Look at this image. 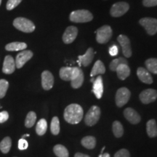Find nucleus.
I'll list each match as a JSON object with an SVG mask.
<instances>
[{
    "label": "nucleus",
    "instance_id": "nucleus-1",
    "mask_svg": "<svg viewBox=\"0 0 157 157\" xmlns=\"http://www.w3.org/2000/svg\"><path fill=\"white\" fill-rule=\"evenodd\" d=\"M84 111L78 104L73 103L68 105L64 111V119L68 123L76 124L82 121L83 118Z\"/></svg>",
    "mask_w": 157,
    "mask_h": 157
},
{
    "label": "nucleus",
    "instance_id": "nucleus-2",
    "mask_svg": "<svg viewBox=\"0 0 157 157\" xmlns=\"http://www.w3.org/2000/svg\"><path fill=\"white\" fill-rule=\"evenodd\" d=\"M69 19L74 23H87L93 19V15L87 10H78L71 13Z\"/></svg>",
    "mask_w": 157,
    "mask_h": 157
},
{
    "label": "nucleus",
    "instance_id": "nucleus-3",
    "mask_svg": "<svg viewBox=\"0 0 157 157\" xmlns=\"http://www.w3.org/2000/svg\"><path fill=\"white\" fill-rule=\"evenodd\" d=\"M13 25L17 30L25 33H31L35 30V25L30 20L25 17H17L13 21Z\"/></svg>",
    "mask_w": 157,
    "mask_h": 157
},
{
    "label": "nucleus",
    "instance_id": "nucleus-4",
    "mask_svg": "<svg viewBox=\"0 0 157 157\" xmlns=\"http://www.w3.org/2000/svg\"><path fill=\"white\" fill-rule=\"evenodd\" d=\"M101 114V109L97 105H93L90 108L84 117V121L87 126H93L97 124Z\"/></svg>",
    "mask_w": 157,
    "mask_h": 157
},
{
    "label": "nucleus",
    "instance_id": "nucleus-5",
    "mask_svg": "<svg viewBox=\"0 0 157 157\" xmlns=\"http://www.w3.org/2000/svg\"><path fill=\"white\" fill-rule=\"evenodd\" d=\"M112 29L109 25H103L96 31V40L100 44H105L112 36Z\"/></svg>",
    "mask_w": 157,
    "mask_h": 157
},
{
    "label": "nucleus",
    "instance_id": "nucleus-6",
    "mask_svg": "<svg viewBox=\"0 0 157 157\" xmlns=\"http://www.w3.org/2000/svg\"><path fill=\"white\" fill-rule=\"evenodd\" d=\"M139 23L144 27L148 34L153 36L157 33V19L153 17H143L140 20Z\"/></svg>",
    "mask_w": 157,
    "mask_h": 157
},
{
    "label": "nucleus",
    "instance_id": "nucleus-7",
    "mask_svg": "<svg viewBox=\"0 0 157 157\" xmlns=\"http://www.w3.org/2000/svg\"><path fill=\"white\" fill-rule=\"evenodd\" d=\"M80 68L77 67H62L59 74L61 79L64 81H72L79 74Z\"/></svg>",
    "mask_w": 157,
    "mask_h": 157
},
{
    "label": "nucleus",
    "instance_id": "nucleus-8",
    "mask_svg": "<svg viewBox=\"0 0 157 157\" xmlns=\"http://www.w3.org/2000/svg\"><path fill=\"white\" fill-rule=\"evenodd\" d=\"M131 93L127 87H121L116 94V104L118 107H122L127 103L130 98Z\"/></svg>",
    "mask_w": 157,
    "mask_h": 157
},
{
    "label": "nucleus",
    "instance_id": "nucleus-9",
    "mask_svg": "<svg viewBox=\"0 0 157 157\" xmlns=\"http://www.w3.org/2000/svg\"><path fill=\"white\" fill-rule=\"evenodd\" d=\"M129 5L124 2H120L113 4L110 10V14L112 17H118L122 16L129 10Z\"/></svg>",
    "mask_w": 157,
    "mask_h": 157
},
{
    "label": "nucleus",
    "instance_id": "nucleus-10",
    "mask_svg": "<svg viewBox=\"0 0 157 157\" xmlns=\"http://www.w3.org/2000/svg\"><path fill=\"white\" fill-rule=\"evenodd\" d=\"M118 42L120 44L123 55L125 58H129L132 56V48H131L129 39L125 35H119L117 38Z\"/></svg>",
    "mask_w": 157,
    "mask_h": 157
},
{
    "label": "nucleus",
    "instance_id": "nucleus-11",
    "mask_svg": "<svg viewBox=\"0 0 157 157\" xmlns=\"http://www.w3.org/2000/svg\"><path fill=\"white\" fill-rule=\"evenodd\" d=\"M33 55L34 54L31 50H22V52H19L15 60L16 68H22L29 60H31V58L33 57Z\"/></svg>",
    "mask_w": 157,
    "mask_h": 157
},
{
    "label": "nucleus",
    "instance_id": "nucleus-12",
    "mask_svg": "<svg viewBox=\"0 0 157 157\" xmlns=\"http://www.w3.org/2000/svg\"><path fill=\"white\" fill-rule=\"evenodd\" d=\"M139 98L143 104L153 103L157 99V91L154 89L145 90L140 94Z\"/></svg>",
    "mask_w": 157,
    "mask_h": 157
},
{
    "label": "nucleus",
    "instance_id": "nucleus-13",
    "mask_svg": "<svg viewBox=\"0 0 157 157\" xmlns=\"http://www.w3.org/2000/svg\"><path fill=\"white\" fill-rule=\"evenodd\" d=\"M78 35V29L75 26H68L63 35V41L65 44H71L75 40Z\"/></svg>",
    "mask_w": 157,
    "mask_h": 157
},
{
    "label": "nucleus",
    "instance_id": "nucleus-14",
    "mask_svg": "<svg viewBox=\"0 0 157 157\" xmlns=\"http://www.w3.org/2000/svg\"><path fill=\"white\" fill-rule=\"evenodd\" d=\"M54 77L49 71H44L42 74V86L44 90H50L53 87Z\"/></svg>",
    "mask_w": 157,
    "mask_h": 157
},
{
    "label": "nucleus",
    "instance_id": "nucleus-15",
    "mask_svg": "<svg viewBox=\"0 0 157 157\" xmlns=\"http://www.w3.org/2000/svg\"><path fill=\"white\" fill-rule=\"evenodd\" d=\"M15 68H16V66H15V61L14 58H13V56H5L3 63V73L5 74H12L15 71Z\"/></svg>",
    "mask_w": 157,
    "mask_h": 157
},
{
    "label": "nucleus",
    "instance_id": "nucleus-16",
    "mask_svg": "<svg viewBox=\"0 0 157 157\" xmlns=\"http://www.w3.org/2000/svg\"><path fill=\"white\" fill-rule=\"evenodd\" d=\"M124 116L127 121L133 124H137L141 120V118L138 113L132 108H127L124 111Z\"/></svg>",
    "mask_w": 157,
    "mask_h": 157
},
{
    "label": "nucleus",
    "instance_id": "nucleus-17",
    "mask_svg": "<svg viewBox=\"0 0 157 157\" xmlns=\"http://www.w3.org/2000/svg\"><path fill=\"white\" fill-rule=\"evenodd\" d=\"M95 51L92 48H90L86 52V53L83 55V56H79L78 57V63L80 65L84 66V67H87L93 61L94 56H95Z\"/></svg>",
    "mask_w": 157,
    "mask_h": 157
},
{
    "label": "nucleus",
    "instance_id": "nucleus-18",
    "mask_svg": "<svg viewBox=\"0 0 157 157\" xmlns=\"http://www.w3.org/2000/svg\"><path fill=\"white\" fill-rule=\"evenodd\" d=\"M137 75L138 76L139 79L145 84H151L153 83V78L151 75L150 72L146 68L140 67L137 70Z\"/></svg>",
    "mask_w": 157,
    "mask_h": 157
},
{
    "label": "nucleus",
    "instance_id": "nucleus-19",
    "mask_svg": "<svg viewBox=\"0 0 157 157\" xmlns=\"http://www.w3.org/2000/svg\"><path fill=\"white\" fill-rule=\"evenodd\" d=\"M93 93L98 99H101L103 93V82L101 76H98L93 82Z\"/></svg>",
    "mask_w": 157,
    "mask_h": 157
},
{
    "label": "nucleus",
    "instance_id": "nucleus-20",
    "mask_svg": "<svg viewBox=\"0 0 157 157\" xmlns=\"http://www.w3.org/2000/svg\"><path fill=\"white\" fill-rule=\"evenodd\" d=\"M117 76L119 79L124 80L128 77L130 74V68L127 64H121L116 69Z\"/></svg>",
    "mask_w": 157,
    "mask_h": 157
},
{
    "label": "nucleus",
    "instance_id": "nucleus-21",
    "mask_svg": "<svg viewBox=\"0 0 157 157\" xmlns=\"http://www.w3.org/2000/svg\"><path fill=\"white\" fill-rule=\"evenodd\" d=\"M105 72V68L104 66L103 63L101 60H98L95 62V63L94 64L93 69L91 71V73H90V76L92 77L95 76L98 74H103Z\"/></svg>",
    "mask_w": 157,
    "mask_h": 157
},
{
    "label": "nucleus",
    "instance_id": "nucleus-22",
    "mask_svg": "<svg viewBox=\"0 0 157 157\" xmlns=\"http://www.w3.org/2000/svg\"><path fill=\"white\" fill-rule=\"evenodd\" d=\"M27 48V44L24 42H11L5 46V50L7 51H22Z\"/></svg>",
    "mask_w": 157,
    "mask_h": 157
},
{
    "label": "nucleus",
    "instance_id": "nucleus-23",
    "mask_svg": "<svg viewBox=\"0 0 157 157\" xmlns=\"http://www.w3.org/2000/svg\"><path fill=\"white\" fill-rule=\"evenodd\" d=\"M146 131L147 134L150 137L157 136V124L154 119H151L147 122Z\"/></svg>",
    "mask_w": 157,
    "mask_h": 157
},
{
    "label": "nucleus",
    "instance_id": "nucleus-24",
    "mask_svg": "<svg viewBox=\"0 0 157 157\" xmlns=\"http://www.w3.org/2000/svg\"><path fill=\"white\" fill-rule=\"evenodd\" d=\"M82 145L87 149H93L96 146V139L93 136H86L82 138Z\"/></svg>",
    "mask_w": 157,
    "mask_h": 157
},
{
    "label": "nucleus",
    "instance_id": "nucleus-25",
    "mask_svg": "<svg viewBox=\"0 0 157 157\" xmlns=\"http://www.w3.org/2000/svg\"><path fill=\"white\" fill-rule=\"evenodd\" d=\"M53 151L55 154L58 157H68L69 153L68 151V149L64 146L60 144H58L54 146Z\"/></svg>",
    "mask_w": 157,
    "mask_h": 157
},
{
    "label": "nucleus",
    "instance_id": "nucleus-26",
    "mask_svg": "<svg viewBox=\"0 0 157 157\" xmlns=\"http://www.w3.org/2000/svg\"><path fill=\"white\" fill-rule=\"evenodd\" d=\"M47 129H48V122H47L46 119H40L37 122L36 127V132L37 135H40V136L44 135L47 132Z\"/></svg>",
    "mask_w": 157,
    "mask_h": 157
},
{
    "label": "nucleus",
    "instance_id": "nucleus-27",
    "mask_svg": "<svg viewBox=\"0 0 157 157\" xmlns=\"http://www.w3.org/2000/svg\"><path fill=\"white\" fill-rule=\"evenodd\" d=\"M12 146V140L10 137H6L0 143V151L3 154H7Z\"/></svg>",
    "mask_w": 157,
    "mask_h": 157
},
{
    "label": "nucleus",
    "instance_id": "nucleus-28",
    "mask_svg": "<svg viewBox=\"0 0 157 157\" xmlns=\"http://www.w3.org/2000/svg\"><path fill=\"white\" fill-rule=\"evenodd\" d=\"M84 82V73L81 69L79 71V74H78V76L74 78V79L71 81V87L74 88V89H78L82 87V85L83 84Z\"/></svg>",
    "mask_w": 157,
    "mask_h": 157
},
{
    "label": "nucleus",
    "instance_id": "nucleus-29",
    "mask_svg": "<svg viewBox=\"0 0 157 157\" xmlns=\"http://www.w3.org/2000/svg\"><path fill=\"white\" fill-rule=\"evenodd\" d=\"M145 64L149 72L157 74V58H149L146 60Z\"/></svg>",
    "mask_w": 157,
    "mask_h": 157
},
{
    "label": "nucleus",
    "instance_id": "nucleus-30",
    "mask_svg": "<svg viewBox=\"0 0 157 157\" xmlns=\"http://www.w3.org/2000/svg\"><path fill=\"white\" fill-rule=\"evenodd\" d=\"M36 120V114L34 111H30L28 113L25 120V126L27 128H31L34 125Z\"/></svg>",
    "mask_w": 157,
    "mask_h": 157
},
{
    "label": "nucleus",
    "instance_id": "nucleus-31",
    "mask_svg": "<svg viewBox=\"0 0 157 157\" xmlns=\"http://www.w3.org/2000/svg\"><path fill=\"white\" fill-rule=\"evenodd\" d=\"M112 129L113 135L117 137H121L124 134V128L122 124L119 121H115L113 123Z\"/></svg>",
    "mask_w": 157,
    "mask_h": 157
},
{
    "label": "nucleus",
    "instance_id": "nucleus-32",
    "mask_svg": "<svg viewBox=\"0 0 157 157\" xmlns=\"http://www.w3.org/2000/svg\"><path fill=\"white\" fill-rule=\"evenodd\" d=\"M127 60L126 58H119L117 59H114L110 63L109 68L110 70L112 71H116V69H117V67L119 66H120L121 64H127Z\"/></svg>",
    "mask_w": 157,
    "mask_h": 157
},
{
    "label": "nucleus",
    "instance_id": "nucleus-33",
    "mask_svg": "<svg viewBox=\"0 0 157 157\" xmlns=\"http://www.w3.org/2000/svg\"><path fill=\"white\" fill-rule=\"evenodd\" d=\"M50 130L52 135H58L60 132V121H59L58 118L57 117L52 118L50 124Z\"/></svg>",
    "mask_w": 157,
    "mask_h": 157
},
{
    "label": "nucleus",
    "instance_id": "nucleus-34",
    "mask_svg": "<svg viewBox=\"0 0 157 157\" xmlns=\"http://www.w3.org/2000/svg\"><path fill=\"white\" fill-rule=\"evenodd\" d=\"M9 87V82L5 79H0V99L5 97Z\"/></svg>",
    "mask_w": 157,
    "mask_h": 157
},
{
    "label": "nucleus",
    "instance_id": "nucleus-35",
    "mask_svg": "<svg viewBox=\"0 0 157 157\" xmlns=\"http://www.w3.org/2000/svg\"><path fill=\"white\" fill-rule=\"evenodd\" d=\"M21 1L22 0H8L7 5H6L7 10H12L15 8L17 5H19V4L21 2Z\"/></svg>",
    "mask_w": 157,
    "mask_h": 157
},
{
    "label": "nucleus",
    "instance_id": "nucleus-36",
    "mask_svg": "<svg viewBox=\"0 0 157 157\" xmlns=\"http://www.w3.org/2000/svg\"><path fill=\"white\" fill-rule=\"evenodd\" d=\"M114 157H130V154L127 149H121L116 153Z\"/></svg>",
    "mask_w": 157,
    "mask_h": 157
},
{
    "label": "nucleus",
    "instance_id": "nucleus-37",
    "mask_svg": "<svg viewBox=\"0 0 157 157\" xmlns=\"http://www.w3.org/2000/svg\"><path fill=\"white\" fill-rule=\"evenodd\" d=\"M29 146V143L27 142V140L24 138L20 139L18 141V148L21 151H23L27 149Z\"/></svg>",
    "mask_w": 157,
    "mask_h": 157
},
{
    "label": "nucleus",
    "instance_id": "nucleus-38",
    "mask_svg": "<svg viewBox=\"0 0 157 157\" xmlns=\"http://www.w3.org/2000/svg\"><path fill=\"white\" fill-rule=\"evenodd\" d=\"M143 4L147 7H154L157 6V0H143Z\"/></svg>",
    "mask_w": 157,
    "mask_h": 157
},
{
    "label": "nucleus",
    "instance_id": "nucleus-39",
    "mask_svg": "<svg viewBox=\"0 0 157 157\" xmlns=\"http://www.w3.org/2000/svg\"><path fill=\"white\" fill-rule=\"evenodd\" d=\"M9 118V113L7 111H3L0 112V123H4L7 121Z\"/></svg>",
    "mask_w": 157,
    "mask_h": 157
},
{
    "label": "nucleus",
    "instance_id": "nucleus-40",
    "mask_svg": "<svg viewBox=\"0 0 157 157\" xmlns=\"http://www.w3.org/2000/svg\"><path fill=\"white\" fill-rule=\"evenodd\" d=\"M119 53V49H118L117 45L113 44L109 48V54L111 56H116Z\"/></svg>",
    "mask_w": 157,
    "mask_h": 157
},
{
    "label": "nucleus",
    "instance_id": "nucleus-41",
    "mask_svg": "<svg viewBox=\"0 0 157 157\" xmlns=\"http://www.w3.org/2000/svg\"><path fill=\"white\" fill-rule=\"evenodd\" d=\"M74 157H90V156H88L87 154H82V153H76Z\"/></svg>",
    "mask_w": 157,
    "mask_h": 157
},
{
    "label": "nucleus",
    "instance_id": "nucleus-42",
    "mask_svg": "<svg viewBox=\"0 0 157 157\" xmlns=\"http://www.w3.org/2000/svg\"><path fill=\"white\" fill-rule=\"evenodd\" d=\"M102 157H110V155L109 154H108V153H105V154H103Z\"/></svg>",
    "mask_w": 157,
    "mask_h": 157
},
{
    "label": "nucleus",
    "instance_id": "nucleus-43",
    "mask_svg": "<svg viewBox=\"0 0 157 157\" xmlns=\"http://www.w3.org/2000/svg\"><path fill=\"white\" fill-rule=\"evenodd\" d=\"M29 137V134H26V135H23L22 138H24V137Z\"/></svg>",
    "mask_w": 157,
    "mask_h": 157
},
{
    "label": "nucleus",
    "instance_id": "nucleus-44",
    "mask_svg": "<svg viewBox=\"0 0 157 157\" xmlns=\"http://www.w3.org/2000/svg\"><path fill=\"white\" fill-rule=\"evenodd\" d=\"M94 81H95V78H91V82H93Z\"/></svg>",
    "mask_w": 157,
    "mask_h": 157
},
{
    "label": "nucleus",
    "instance_id": "nucleus-45",
    "mask_svg": "<svg viewBox=\"0 0 157 157\" xmlns=\"http://www.w3.org/2000/svg\"><path fill=\"white\" fill-rule=\"evenodd\" d=\"M1 3H2V0H0V5H1Z\"/></svg>",
    "mask_w": 157,
    "mask_h": 157
},
{
    "label": "nucleus",
    "instance_id": "nucleus-46",
    "mask_svg": "<svg viewBox=\"0 0 157 157\" xmlns=\"http://www.w3.org/2000/svg\"><path fill=\"white\" fill-rule=\"evenodd\" d=\"M1 108H2V106H1V105H0V109H1Z\"/></svg>",
    "mask_w": 157,
    "mask_h": 157
}]
</instances>
